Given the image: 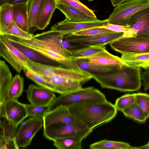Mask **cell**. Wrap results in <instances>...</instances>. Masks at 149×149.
<instances>
[{"label": "cell", "instance_id": "6da1fadb", "mask_svg": "<svg viewBox=\"0 0 149 149\" xmlns=\"http://www.w3.org/2000/svg\"><path fill=\"white\" fill-rule=\"evenodd\" d=\"M67 107L73 116L92 130L112 120L118 111L114 104L107 100L85 101Z\"/></svg>", "mask_w": 149, "mask_h": 149}, {"label": "cell", "instance_id": "7a4b0ae2", "mask_svg": "<svg viewBox=\"0 0 149 149\" xmlns=\"http://www.w3.org/2000/svg\"><path fill=\"white\" fill-rule=\"evenodd\" d=\"M141 68L127 64L111 72L94 75L93 78L103 88L133 92L141 88Z\"/></svg>", "mask_w": 149, "mask_h": 149}, {"label": "cell", "instance_id": "3957f363", "mask_svg": "<svg viewBox=\"0 0 149 149\" xmlns=\"http://www.w3.org/2000/svg\"><path fill=\"white\" fill-rule=\"evenodd\" d=\"M29 70L42 75H54L64 76L78 81L82 84L93 78V75L84 70L78 71L60 66H55L42 63L31 60L28 67L24 70Z\"/></svg>", "mask_w": 149, "mask_h": 149}, {"label": "cell", "instance_id": "277c9868", "mask_svg": "<svg viewBox=\"0 0 149 149\" xmlns=\"http://www.w3.org/2000/svg\"><path fill=\"white\" fill-rule=\"evenodd\" d=\"M107 101L104 94L93 86L70 93L60 94L49 105L50 111L61 106H68L74 103L87 101Z\"/></svg>", "mask_w": 149, "mask_h": 149}, {"label": "cell", "instance_id": "5b68a950", "mask_svg": "<svg viewBox=\"0 0 149 149\" xmlns=\"http://www.w3.org/2000/svg\"><path fill=\"white\" fill-rule=\"evenodd\" d=\"M148 7V0H127L114 8L107 19L108 24L127 26L133 15Z\"/></svg>", "mask_w": 149, "mask_h": 149}, {"label": "cell", "instance_id": "8992f818", "mask_svg": "<svg viewBox=\"0 0 149 149\" xmlns=\"http://www.w3.org/2000/svg\"><path fill=\"white\" fill-rule=\"evenodd\" d=\"M12 36L18 42L56 62L61 67L76 70H83L79 67L75 60L64 56L42 45L35 40L33 37L31 39L25 40Z\"/></svg>", "mask_w": 149, "mask_h": 149}, {"label": "cell", "instance_id": "52a82bcc", "mask_svg": "<svg viewBox=\"0 0 149 149\" xmlns=\"http://www.w3.org/2000/svg\"><path fill=\"white\" fill-rule=\"evenodd\" d=\"M111 48L122 54L149 52V36L124 37L110 43Z\"/></svg>", "mask_w": 149, "mask_h": 149}, {"label": "cell", "instance_id": "ba28073f", "mask_svg": "<svg viewBox=\"0 0 149 149\" xmlns=\"http://www.w3.org/2000/svg\"><path fill=\"white\" fill-rule=\"evenodd\" d=\"M93 130L80 122L48 126L43 128V134L46 139L53 141L64 137L89 134Z\"/></svg>", "mask_w": 149, "mask_h": 149}, {"label": "cell", "instance_id": "9c48e42d", "mask_svg": "<svg viewBox=\"0 0 149 149\" xmlns=\"http://www.w3.org/2000/svg\"><path fill=\"white\" fill-rule=\"evenodd\" d=\"M0 55L18 73L28 67L31 60L14 47L3 36L0 35Z\"/></svg>", "mask_w": 149, "mask_h": 149}, {"label": "cell", "instance_id": "30bf717a", "mask_svg": "<svg viewBox=\"0 0 149 149\" xmlns=\"http://www.w3.org/2000/svg\"><path fill=\"white\" fill-rule=\"evenodd\" d=\"M123 32H114L94 36L77 35L70 34L64 36L65 40L77 48L90 46L110 44L122 36Z\"/></svg>", "mask_w": 149, "mask_h": 149}, {"label": "cell", "instance_id": "8fae6325", "mask_svg": "<svg viewBox=\"0 0 149 149\" xmlns=\"http://www.w3.org/2000/svg\"><path fill=\"white\" fill-rule=\"evenodd\" d=\"M43 125L42 118L31 117L22 121L18 127L15 139L19 148L31 145L33 139Z\"/></svg>", "mask_w": 149, "mask_h": 149}, {"label": "cell", "instance_id": "7c38bea8", "mask_svg": "<svg viewBox=\"0 0 149 149\" xmlns=\"http://www.w3.org/2000/svg\"><path fill=\"white\" fill-rule=\"evenodd\" d=\"M0 118L6 119L16 127L28 117L24 104L17 100L5 99L0 104Z\"/></svg>", "mask_w": 149, "mask_h": 149}, {"label": "cell", "instance_id": "4fadbf2b", "mask_svg": "<svg viewBox=\"0 0 149 149\" xmlns=\"http://www.w3.org/2000/svg\"><path fill=\"white\" fill-rule=\"evenodd\" d=\"M123 36H149V7L136 13L130 18Z\"/></svg>", "mask_w": 149, "mask_h": 149}, {"label": "cell", "instance_id": "5bb4252c", "mask_svg": "<svg viewBox=\"0 0 149 149\" xmlns=\"http://www.w3.org/2000/svg\"><path fill=\"white\" fill-rule=\"evenodd\" d=\"M108 24V19L89 22H72L66 19L53 25L51 29L58 32L64 36L72 34L83 30L101 27Z\"/></svg>", "mask_w": 149, "mask_h": 149}, {"label": "cell", "instance_id": "9a60e30c", "mask_svg": "<svg viewBox=\"0 0 149 149\" xmlns=\"http://www.w3.org/2000/svg\"><path fill=\"white\" fill-rule=\"evenodd\" d=\"M43 128L56 125L81 122L73 116L67 106H61L47 113L42 118Z\"/></svg>", "mask_w": 149, "mask_h": 149}, {"label": "cell", "instance_id": "2e32d148", "mask_svg": "<svg viewBox=\"0 0 149 149\" xmlns=\"http://www.w3.org/2000/svg\"><path fill=\"white\" fill-rule=\"evenodd\" d=\"M26 92L30 104L37 106H49L56 98L54 92L33 84L29 86Z\"/></svg>", "mask_w": 149, "mask_h": 149}, {"label": "cell", "instance_id": "e0dca14e", "mask_svg": "<svg viewBox=\"0 0 149 149\" xmlns=\"http://www.w3.org/2000/svg\"><path fill=\"white\" fill-rule=\"evenodd\" d=\"M40 75L51 82L55 86L56 93L60 94L70 93L82 88V84L78 81L58 75Z\"/></svg>", "mask_w": 149, "mask_h": 149}, {"label": "cell", "instance_id": "ac0fdd59", "mask_svg": "<svg viewBox=\"0 0 149 149\" xmlns=\"http://www.w3.org/2000/svg\"><path fill=\"white\" fill-rule=\"evenodd\" d=\"M77 59L117 69L122 68L127 65L121 58L111 54L106 49L92 55Z\"/></svg>", "mask_w": 149, "mask_h": 149}, {"label": "cell", "instance_id": "d6986e66", "mask_svg": "<svg viewBox=\"0 0 149 149\" xmlns=\"http://www.w3.org/2000/svg\"><path fill=\"white\" fill-rule=\"evenodd\" d=\"M4 119L0 120V149H19L15 139L17 127Z\"/></svg>", "mask_w": 149, "mask_h": 149}, {"label": "cell", "instance_id": "ffe728a7", "mask_svg": "<svg viewBox=\"0 0 149 149\" xmlns=\"http://www.w3.org/2000/svg\"><path fill=\"white\" fill-rule=\"evenodd\" d=\"M56 0H44L38 13L36 25L38 30L45 29L50 23L56 8Z\"/></svg>", "mask_w": 149, "mask_h": 149}, {"label": "cell", "instance_id": "44dd1931", "mask_svg": "<svg viewBox=\"0 0 149 149\" xmlns=\"http://www.w3.org/2000/svg\"><path fill=\"white\" fill-rule=\"evenodd\" d=\"M56 8L65 15L66 19L72 22H89L98 20L73 7L57 3Z\"/></svg>", "mask_w": 149, "mask_h": 149}, {"label": "cell", "instance_id": "7402d4cb", "mask_svg": "<svg viewBox=\"0 0 149 149\" xmlns=\"http://www.w3.org/2000/svg\"><path fill=\"white\" fill-rule=\"evenodd\" d=\"M12 6L14 22L22 29L29 33L27 3H20Z\"/></svg>", "mask_w": 149, "mask_h": 149}, {"label": "cell", "instance_id": "603a6c76", "mask_svg": "<svg viewBox=\"0 0 149 149\" xmlns=\"http://www.w3.org/2000/svg\"><path fill=\"white\" fill-rule=\"evenodd\" d=\"M12 74L8 65L2 60H0V104L6 98L12 79Z\"/></svg>", "mask_w": 149, "mask_h": 149}, {"label": "cell", "instance_id": "cb8c5ba5", "mask_svg": "<svg viewBox=\"0 0 149 149\" xmlns=\"http://www.w3.org/2000/svg\"><path fill=\"white\" fill-rule=\"evenodd\" d=\"M3 36L16 48L32 60L41 63L50 64L52 61L41 54L33 50L23 44L18 42L10 35Z\"/></svg>", "mask_w": 149, "mask_h": 149}, {"label": "cell", "instance_id": "d4e9b609", "mask_svg": "<svg viewBox=\"0 0 149 149\" xmlns=\"http://www.w3.org/2000/svg\"><path fill=\"white\" fill-rule=\"evenodd\" d=\"M89 134L64 137L53 141L54 146L58 149H80L81 143Z\"/></svg>", "mask_w": 149, "mask_h": 149}, {"label": "cell", "instance_id": "484cf974", "mask_svg": "<svg viewBox=\"0 0 149 149\" xmlns=\"http://www.w3.org/2000/svg\"><path fill=\"white\" fill-rule=\"evenodd\" d=\"M121 58L126 64L132 66L149 70V52L122 54Z\"/></svg>", "mask_w": 149, "mask_h": 149}, {"label": "cell", "instance_id": "4316f807", "mask_svg": "<svg viewBox=\"0 0 149 149\" xmlns=\"http://www.w3.org/2000/svg\"><path fill=\"white\" fill-rule=\"evenodd\" d=\"M75 60L79 67L81 69L93 76L108 73L119 69L79 59H77Z\"/></svg>", "mask_w": 149, "mask_h": 149}, {"label": "cell", "instance_id": "83f0119b", "mask_svg": "<svg viewBox=\"0 0 149 149\" xmlns=\"http://www.w3.org/2000/svg\"><path fill=\"white\" fill-rule=\"evenodd\" d=\"M44 0H28L27 2L29 32L33 34L38 30L36 25L38 13Z\"/></svg>", "mask_w": 149, "mask_h": 149}, {"label": "cell", "instance_id": "f1b7e54d", "mask_svg": "<svg viewBox=\"0 0 149 149\" xmlns=\"http://www.w3.org/2000/svg\"><path fill=\"white\" fill-rule=\"evenodd\" d=\"M24 78L19 73L12 78L5 99L17 100L22 95L24 88Z\"/></svg>", "mask_w": 149, "mask_h": 149}, {"label": "cell", "instance_id": "f546056e", "mask_svg": "<svg viewBox=\"0 0 149 149\" xmlns=\"http://www.w3.org/2000/svg\"><path fill=\"white\" fill-rule=\"evenodd\" d=\"M8 35L25 39H31L33 34L26 32L19 27L14 22L8 26L0 25V35Z\"/></svg>", "mask_w": 149, "mask_h": 149}, {"label": "cell", "instance_id": "4dcf8cb0", "mask_svg": "<svg viewBox=\"0 0 149 149\" xmlns=\"http://www.w3.org/2000/svg\"><path fill=\"white\" fill-rule=\"evenodd\" d=\"M129 143L123 142L103 140L90 145L91 149H132Z\"/></svg>", "mask_w": 149, "mask_h": 149}, {"label": "cell", "instance_id": "1f68e13d", "mask_svg": "<svg viewBox=\"0 0 149 149\" xmlns=\"http://www.w3.org/2000/svg\"><path fill=\"white\" fill-rule=\"evenodd\" d=\"M105 44L90 46L70 50L71 58H77L87 57L94 54L106 49Z\"/></svg>", "mask_w": 149, "mask_h": 149}, {"label": "cell", "instance_id": "d6a6232c", "mask_svg": "<svg viewBox=\"0 0 149 149\" xmlns=\"http://www.w3.org/2000/svg\"><path fill=\"white\" fill-rule=\"evenodd\" d=\"M121 112L126 117L139 123H144L147 119L143 111L136 103Z\"/></svg>", "mask_w": 149, "mask_h": 149}, {"label": "cell", "instance_id": "836d02e7", "mask_svg": "<svg viewBox=\"0 0 149 149\" xmlns=\"http://www.w3.org/2000/svg\"><path fill=\"white\" fill-rule=\"evenodd\" d=\"M23 70L26 77L38 85L56 93L55 86L40 74L29 70Z\"/></svg>", "mask_w": 149, "mask_h": 149}, {"label": "cell", "instance_id": "e575fe53", "mask_svg": "<svg viewBox=\"0 0 149 149\" xmlns=\"http://www.w3.org/2000/svg\"><path fill=\"white\" fill-rule=\"evenodd\" d=\"M12 5L4 4L0 6V25L8 26L14 22Z\"/></svg>", "mask_w": 149, "mask_h": 149}, {"label": "cell", "instance_id": "d590c367", "mask_svg": "<svg viewBox=\"0 0 149 149\" xmlns=\"http://www.w3.org/2000/svg\"><path fill=\"white\" fill-rule=\"evenodd\" d=\"M136 93L124 95L117 98L114 105L118 111L121 112L136 103Z\"/></svg>", "mask_w": 149, "mask_h": 149}, {"label": "cell", "instance_id": "8d00e7d4", "mask_svg": "<svg viewBox=\"0 0 149 149\" xmlns=\"http://www.w3.org/2000/svg\"><path fill=\"white\" fill-rule=\"evenodd\" d=\"M57 3L71 6L77 8L87 15L97 18L93 11L79 0H56Z\"/></svg>", "mask_w": 149, "mask_h": 149}, {"label": "cell", "instance_id": "74e56055", "mask_svg": "<svg viewBox=\"0 0 149 149\" xmlns=\"http://www.w3.org/2000/svg\"><path fill=\"white\" fill-rule=\"evenodd\" d=\"M28 116L42 118L50 111L49 106L42 107L31 104H24Z\"/></svg>", "mask_w": 149, "mask_h": 149}, {"label": "cell", "instance_id": "f35d334b", "mask_svg": "<svg viewBox=\"0 0 149 149\" xmlns=\"http://www.w3.org/2000/svg\"><path fill=\"white\" fill-rule=\"evenodd\" d=\"M136 103L148 119L149 118V94L139 92L136 93Z\"/></svg>", "mask_w": 149, "mask_h": 149}, {"label": "cell", "instance_id": "ab89813d", "mask_svg": "<svg viewBox=\"0 0 149 149\" xmlns=\"http://www.w3.org/2000/svg\"><path fill=\"white\" fill-rule=\"evenodd\" d=\"M114 32L115 31L105 28L98 27L83 30L72 34L77 35L94 36L111 33Z\"/></svg>", "mask_w": 149, "mask_h": 149}, {"label": "cell", "instance_id": "60d3db41", "mask_svg": "<svg viewBox=\"0 0 149 149\" xmlns=\"http://www.w3.org/2000/svg\"><path fill=\"white\" fill-rule=\"evenodd\" d=\"M105 28L113 31L117 32H123L125 33L127 29V26H121L108 24L107 25L100 27Z\"/></svg>", "mask_w": 149, "mask_h": 149}, {"label": "cell", "instance_id": "b9f144b4", "mask_svg": "<svg viewBox=\"0 0 149 149\" xmlns=\"http://www.w3.org/2000/svg\"><path fill=\"white\" fill-rule=\"evenodd\" d=\"M141 75L144 90L146 91L149 89V70L143 72Z\"/></svg>", "mask_w": 149, "mask_h": 149}, {"label": "cell", "instance_id": "7bdbcfd3", "mask_svg": "<svg viewBox=\"0 0 149 149\" xmlns=\"http://www.w3.org/2000/svg\"><path fill=\"white\" fill-rule=\"evenodd\" d=\"M28 0H0V6L4 4L13 5L20 3H27Z\"/></svg>", "mask_w": 149, "mask_h": 149}, {"label": "cell", "instance_id": "ee69618b", "mask_svg": "<svg viewBox=\"0 0 149 149\" xmlns=\"http://www.w3.org/2000/svg\"><path fill=\"white\" fill-rule=\"evenodd\" d=\"M127 0H111V3L113 7L119 5Z\"/></svg>", "mask_w": 149, "mask_h": 149}, {"label": "cell", "instance_id": "f6af8a7d", "mask_svg": "<svg viewBox=\"0 0 149 149\" xmlns=\"http://www.w3.org/2000/svg\"><path fill=\"white\" fill-rule=\"evenodd\" d=\"M149 149V143L139 147H132V149Z\"/></svg>", "mask_w": 149, "mask_h": 149}, {"label": "cell", "instance_id": "bcb514c9", "mask_svg": "<svg viewBox=\"0 0 149 149\" xmlns=\"http://www.w3.org/2000/svg\"><path fill=\"white\" fill-rule=\"evenodd\" d=\"M93 0H88V1L89 2H91V1H93Z\"/></svg>", "mask_w": 149, "mask_h": 149}, {"label": "cell", "instance_id": "7dc6e473", "mask_svg": "<svg viewBox=\"0 0 149 149\" xmlns=\"http://www.w3.org/2000/svg\"><path fill=\"white\" fill-rule=\"evenodd\" d=\"M148 143H149V141H148Z\"/></svg>", "mask_w": 149, "mask_h": 149}, {"label": "cell", "instance_id": "c3c4849f", "mask_svg": "<svg viewBox=\"0 0 149 149\" xmlns=\"http://www.w3.org/2000/svg\"></svg>", "mask_w": 149, "mask_h": 149}]
</instances>
